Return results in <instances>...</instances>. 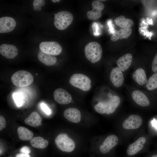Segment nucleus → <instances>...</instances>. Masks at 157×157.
I'll return each instance as SVG.
<instances>
[{"mask_svg":"<svg viewBox=\"0 0 157 157\" xmlns=\"http://www.w3.org/2000/svg\"><path fill=\"white\" fill-rule=\"evenodd\" d=\"M120 103L119 97L117 96H113L106 101L99 102L94 106V108L99 113L110 114L115 111Z\"/></svg>","mask_w":157,"mask_h":157,"instance_id":"f257e3e1","label":"nucleus"},{"mask_svg":"<svg viewBox=\"0 0 157 157\" xmlns=\"http://www.w3.org/2000/svg\"><path fill=\"white\" fill-rule=\"evenodd\" d=\"M86 58L93 63H94L101 59L102 50L100 44L98 42H93L88 43L84 49Z\"/></svg>","mask_w":157,"mask_h":157,"instance_id":"f03ea898","label":"nucleus"},{"mask_svg":"<svg viewBox=\"0 0 157 157\" xmlns=\"http://www.w3.org/2000/svg\"><path fill=\"white\" fill-rule=\"evenodd\" d=\"M11 80L15 85L22 87L31 85L34 81V78L29 72L21 70L13 74L11 77Z\"/></svg>","mask_w":157,"mask_h":157,"instance_id":"7ed1b4c3","label":"nucleus"},{"mask_svg":"<svg viewBox=\"0 0 157 157\" xmlns=\"http://www.w3.org/2000/svg\"><path fill=\"white\" fill-rule=\"evenodd\" d=\"M72 14L66 11H62L54 14V25L58 30L66 29L72 23L73 20Z\"/></svg>","mask_w":157,"mask_h":157,"instance_id":"20e7f679","label":"nucleus"},{"mask_svg":"<svg viewBox=\"0 0 157 157\" xmlns=\"http://www.w3.org/2000/svg\"><path fill=\"white\" fill-rule=\"evenodd\" d=\"M55 143L58 149L67 153L72 152L75 148L74 141L65 133L58 135L55 140Z\"/></svg>","mask_w":157,"mask_h":157,"instance_id":"39448f33","label":"nucleus"},{"mask_svg":"<svg viewBox=\"0 0 157 157\" xmlns=\"http://www.w3.org/2000/svg\"><path fill=\"white\" fill-rule=\"evenodd\" d=\"M69 83L72 86L85 91L91 88V81L87 76L82 74H75L71 77Z\"/></svg>","mask_w":157,"mask_h":157,"instance_id":"423d86ee","label":"nucleus"},{"mask_svg":"<svg viewBox=\"0 0 157 157\" xmlns=\"http://www.w3.org/2000/svg\"><path fill=\"white\" fill-rule=\"evenodd\" d=\"M39 48L42 52L53 56L59 55L62 50L60 44L53 41L42 42L39 44Z\"/></svg>","mask_w":157,"mask_h":157,"instance_id":"0eeeda50","label":"nucleus"},{"mask_svg":"<svg viewBox=\"0 0 157 157\" xmlns=\"http://www.w3.org/2000/svg\"><path fill=\"white\" fill-rule=\"evenodd\" d=\"M118 141L117 136L112 135L108 136L100 146V152L104 154L108 153L117 144Z\"/></svg>","mask_w":157,"mask_h":157,"instance_id":"6e6552de","label":"nucleus"},{"mask_svg":"<svg viewBox=\"0 0 157 157\" xmlns=\"http://www.w3.org/2000/svg\"><path fill=\"white\" fill-rule=\"evenodd\" d=\"M92 10L87 13V16L90 20H94L99 18L102 15V11L104 8V4L98 0L94 1L92 3Z\"/></svg>","mask_w":157,"mask_h":157,"instance_id":"1a4fd4ad","label":"nucleus"},{"mask_svg":"<svg viewBox=\"0 0 157 157\" xmlns=\"http://www.w3.org/2000/svg\"><path fill=\"white\" fill-rule=\"evenodd\" d=\"M142 122V118L140 116L136 115H132L124 121L122 126L125 129H137L141 126Z\"/></svg>","mask_w":157,"mask_h":157,"instance_id":"9d476101","label":"nucleus"},{"mask_svg":"<svg viewBox=\"0 0 157 157\" xmlns=\"http://www.w3.org/2000/svg\"><path fill=\"white\" fill-rule=\"evenodd\" d=\"M55 101L61 104H66L70 103L72 101L71 95L67 91L61 88L56 89L53 94Z\"/></svg>","mask_w":157,"mask_h":157,"instance_id":"9b49d317","label":"nucleus"},{"mask_svg":"<svg viewBox=\"0 0 157 157\" xmlns=\"http://www.w3.org/2000/svg\"><path fill=\"white\" fill-rule=\"evenodd\" d=\"M16 25V21L12 17H0V33H7L13 31Z\"/></svg>","mask_w":157,"mask_h":157,"instance_id":"f8f14e48","label":"nucleus"},{"mask_svg":"<svg viewBox=\"0 0 157 157\" xmlns=\"http://www.w3.org/2000/svg\"><path fill=\"white\" fill-rule=\"evenodd\" d=\"M146 142L145 138L140 137L133 143L130 144L127 150V154L129 156L135 155L141 151L144 148V144Z\"/></svg>","mask_w":157,"mask_h":157,"instance_id":"ddd939ff","label":"nucleus"},{"mask_svg":"<svg viewBox=\"0 0 157 157\" xmlns=\"http://www.w3.org/2000/svg\"><path fill=\"white\" fill-rule=\"evenodd\" d=\"M0 53L7 58L13 59L17 55L18 50L14 45L4 44L0 46Z\"/></svg>","mask_w":157,"mask_h":157,"instance_id":"4468645a","label":"nucleus"},{"mask_svg":"<svg viewBox=\"0 0 157 157\" xmlns=\"http://www.w3.org/2000/svg\"><path fill=\"white\" fill-rule=\"evenodd\" d=\"M110 78L113 85L117 88L122 85L124 79L122 71L117 67H114L112 70Z\"/></svg>","mask_w":157,"mask_h":157,"instance_id":"2eb2a0df","label":"nucleus"},{"mask_svg":"<svg viewBox=\"0 0 157 157\" xmlns=\"http://www.w3.org/2000/svg\"><path fill=\"white\" fill-rule=\"evenodd\" d=\"M64 117L69 121L74 123L79 122L81 119V113L79 110L74 108L66 109L63 113Z\"/></svg>","mask_w":157,"mask_h":157,"instance_id":"dca6fc26","label":"nucleus"},{"mask_svg":"<svg viewBox=\"0 0 157 157\" xmlns=\"http://www.w3.org/2000/svg\"><path fill=\"white\" fill-rule=\"evenodd\" d=\"M132 97L135 102L141 106H147L150 104L149 101L148 97L140 90L134 91L132 93Z\"/></svg>","mask_w":157,"mask_h":157,"instance_id":"f3484780","label":"nucleus"},{"mask_svg":"<svg viewBox=\"0 0 157 157\" xmlns=\"http://www.w3.org/2000/svg\"><path fill=\"white\" fill-rule=\"evenodd\" d=\"M132 61V55L129 53L120 57L117 60L118 68L122 72L126 70L131 66Z\"/></svg>","mask_w":157,"mask_h":157,"instance_id":"a211bd4d","label":"nucleus"},{"mask_svg":"<svg viewBox=\"0 0 157 157\" xmlns=\"http://www.w3.org/2000/svg\"><path fill=\"white\" fill-rule=\"evenodd\" d=\"M131 28H120L118 30H115L113 35L111 36V40L115 42L119 39L128 38L132 33Z\"/></svg>","mask_w":157,"mask_h":157,"instance_id":"6ab92c4d","label":"nucleus"},{"mask_svg":"<svg viewBox=\"0 0 157 157\" xmlns=\"http://www.w3.org/2000/svg\"><path fill=\"white\" fill-rule=\"evenodd\" d=\"M42 120L39 114L36 111H33L24 119V122L26 124L35 127L41 125Z\"/></svg>","mask_w":157,"mask_h":157,"instance_id":"aec40b11","label":"nucleus"},{"mask_svg":"<svg viewBox=\"0 0 157 157\" xmlns=\"http://www.w3.org/2000/svg\"><path fill=\"white\" fill-rule=\"evenodd\" d=\"M132 78L134 80L140 85H144L147 81L145 72L142 68H138L133 72Z\"/></svg>","mask_w":157,"mask_h":157,"instance_id":"412c9836","label":"nucleus"},{"mask_svg":"<svg viewBox=\"0 0 157 157\" xmlns=\"http://www.w3.org/2000/svg\"><path fill=\"white\" fill-rule=\"evenodd\" d=\"M38 57L41 63L48 66L53 65L57 61V58L54 56L46 54L42 52L38 53Z\"/></svg>","mask_w":157,"mask_h":157,"instance_id":"4be33fe9","label":"nucleus"},{"mask_svg":"<svg viewBox=\"0 0 157 157\" xmlns=\"http://www.w3.org/2000/svg\"><path fill=\"white\" fill-rule=\"evenodd\" d=\"M116 25L121 28H130L134 25V22L131 19L126 18L123 15L116 17L114 20Z\"/></svg>","mask_w":157,"mask_h":157,"instance_id":"5701e85b","label":"nucleus"},{"mask_svg":"<svg viewBox=\"0 0 157 157\" xmlns=\"http://www.w3.org/2000/svg\"><path fill=\"white\" fill-rule=\"evenodd\" d=\"M17 133L19 138L22 140H29L32 139L33 135L32 131L22 126L18 128Z\"/></svg>","mask_w":157,"mask_h":157,"instance_id":"b1692460","label":"nucleus"},{"mask_svg":"<svg viewBox=\"0 0 157 157\" xmlns=\"http://www.w3.org/2000/svg\"><path fill=\"white\" fill-rule=\"evenodd\" d=\"M30 142L33 147L38 149L45 148L49 144L48 140L40 136L33 138L31 139Z\"/></svg>","mask_w":157,"mask_h":157,"instance_id":"393cba45","label":"nucleus"},{"mask_svg":"<svg viewBox=\"0 0 157 157\" xmlns=\"http://www.w3.org/2000/svg\"><path fill=\"white\" fill-rule=\"evenodd\" d=\"M146 87L149 90H153L157 88V73H155L147 80Z\"/></svg>","mask_w":157,"mask_h":157,"instance_id":"a878e982","label":"nucleus"},{"mask_svg":"<svg viewBox=\"0 0 157 157\" xmlns=\"http://www.w3.org/2000/svg\"><path fill=\"white\" fill-rule=\"evenodd\" d=\"M13 97L17 106L18 107L22 106L24 101L23 97L20 93H15L13 94Z\"/></svg>","mask_w":157,"mask_h":157,"instance_id":"bb28decb","label":"nucleus"},{"mask_svg":"<svg viewBox=\"0 0 157 157\" xmlns=\"http://www.w3.org/2000/svg\"><path fill=\"white\" fill-rule=\"evenodd\" d=\"M93 34L95 36L99 35L100 34V28L98 24L96 22H93L92 25Z\"/></svg>","mask_w":157,"mask_h":157,"instance_id":"cd10ccee","label":"nucleus"},{"mask_svg":"<svg viewBox=\"0 0 157 157\" xmlns=\"http://www.w3.org/2000/svg\"><path fill=\"white\" fill-rule=\"evenodd\" d=\"M45 1L44 0H34L33 3V6L38 8H41L44 6Z\"/></svg>","mask_w":157,"mask_h":157,"instance_id":"c85d7f7f","label":"nucleus"},{"mask_svg":"<svg viewBox=\"0 0 157 157\" xmlns=\"http://www.w3.org/2000/svg\"><path fill=\"white\" fill-rule=\"evenodd\" d=\"M151 68L153 71L155 73H157V53L153 59Z\"/></svg>","mask_w":157,"mask_h":157,"instance_id":"c756f323","label":"nucleus"},{"mask_svg":"<svg viewBox=\"0 0 157 157\" xmlns=\"http://www.w3.org/2000/svg\"><path fill=\"white\" fill-rule=\"evenodd\" d=\"M40 106L42 109L47 115H49L51 114V110L46 104L44 103H42Z\"/></svg>","mask_w":157,"mask_h":157,"instance_id":"7c9ffc66","label":"nucleus"},{"mask_svg":"<svg viewBox=\"0 0 157 157\" xmlns=\"http://www.w3.org/2000/svg\"><path fill=\"white\" fill-rule=\"evenodd\" d=\"M6 126V122L5 118L2 116H0V130L3 129Z\"/></svg>","mask_w":157,"mask_h":157,"instance_id":"2f4dec72","label":"nucleus"},{"mask_svg":"<svg viewBox=\"0 0 157 157\" xmlns=\"http://www.w3.org/2000/svg\"><path fill=\"white\" fill-rule=\"evenodd\" d=\"M19 151L21 153L29 154L30 153L31 150L28 147L24 146L20 149Z\"/></svg>","mask_w":157,"mask_h":157,"instance_id":"473e14b6","label":"nucleus"},{"mask_svg":"<svg viewBox=\"0 0 157 157\" xmlns=\"http://www.w3.org/2000/svg\"><path fill=\"white\" fill-rule=\"evenodd\" d=\"M108 24L109 27V31L110 33L113 34L115 31L114 28V25L113 24L112 21L110 19L108 22Z\"/></svg>","mask_w":157,"mask_h":157,"instance_id":"72a5a7b5","label":"nucleus"},{"mask_svg":"<svg viewBox=\"0 0 157 157\" xmlns=\"http://www.w3.org/2000/svg\"><path fill=\"white\" fill-rule=\"evenodd\" d=\"M15 157H31L29 154L20 153L17 154L15 156Z\"/></svg>","mask_w":157,"mask_h":157,"instance_id":"f704fd0d","label":"nucleus"},{"mask_svg":"<svg viewBox=\"0 0 157 157\" xmlns=\"http://www.w3.org/2000/svg\"><path fill=\"white\" fill-rule=\"evenodd\" d=\"M150 157H157V154H153L151 155Z\"/></svg>","mask_w":157,"mask_h":157,"instance_id":"c9c22d12","label":"nucleus"},{"mask_svg":"<svg viewBox=\"0 0 157 157\" xmlns=\"http://www.w3.org/2000/svg\"><path fill=\"white\" fill-rule=\"evenodd\" d=\"M51 1L54 3H55L56 2H59L60 1V0H51Z\"/></svg>","mask_w":157,"mask_h":157,"instance_id":"e433bc0d","label":"nucleus"},{"mask_svg":"<svg viewBox=\"0 0 157 157\" xmlns=\"http://www.w3.org/2000/svg\"><path fill=\"white\" fill-rule=\"evenodd\" d=\"M98 1H106V0H98Z\"/></svg>","mask_w":157,"mask_h":157,"instance_id":"4c0bfd02","label":"nucleus"},{"mask_svg":"<svg viewBox=\"0 0 157 157\" xmlns=\"http://www.w3.org/2000/svg\"><path fill=\"white\" fill-rule=\"evenodd\" d=\"M8 157H12V156H9Z\"/></svg>","mask_w":157,"mask_h":157,"instance_id":"58836bf2","label":"nucleus"}]
</instances>
